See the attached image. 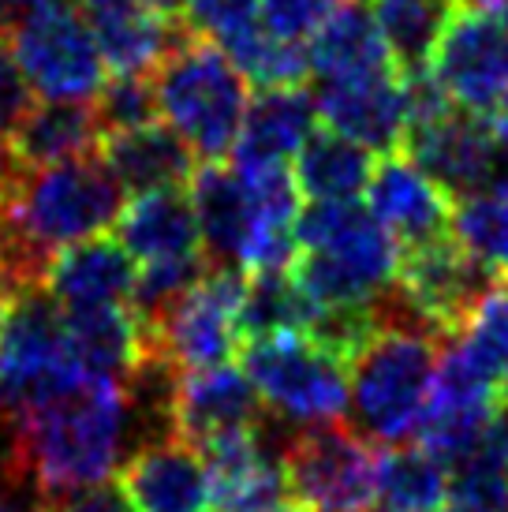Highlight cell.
Segmentation results:
<instances>
[{
  "label": "cell",
  "instance_id": "cell-29",
  "mask_svg": "<svg viewBox=\"0 0 508 512\" xmlns=\"http://www.w3.org/2000/svg\"><path fill=\"white\" fill-rule=\"evenodd\" d=\"M452 498L449 468L419 445H389L378 453L374 512H441Z\"/></svg>",
  "mask_w": 508,
  "mask_h": 512
},
{
  "label": "cell",
  "instance_id": "cell-14",
  "mask_svg": "<svg viewBox=\"0 0 508 512\" xmlns=\"http://www.w3.org/2000/svg\"><path fill=\"white\" fill-rule=\"evenodd\" d=\"M116 483L131 512H217L206 456L180 434L135 445Z\"/></svg>",
  "mask_w": 508,
  "mask_h": 512
},
{
  "label": "cell",
  "instance_id": "cell-27",
  "mask_svg": "<svg viewBox=\"0 0 508 512\" xmlns=\"http://www.w3.org/2000/svg\"><path fill=\"white\" fill-rule=\"evenodd\" d=\"M400 72L381 38L367 0H344L333 19L311 38L314 79H363V75Z\"/></svg>",
  "mask_w": 508,
  "mask_h": 512
},
{
  "label": "cell",
  "instance_id": "cell-19",
  "mask_svg": "<svg viewBox=\"0 0 508 512\" xmlns=\"http://www.w3.org/2000/svg\"><path fill=\"white\" fill-rule=\"evenodd\" d=\"M202 456L217 512H258L292 498L284 475V441H273L269 427L210 441Z\"/></svg>",
  "mask_w": 508,
  "mask_h": 512
},
{
  "label": "cell",
  "instance_id": "cell-41",
  "mask_svg": "<svg viewBox=\"0 0 508 512\" xmlns=\"http://www.w3.org/2000/svg\"><path fill=\"white\" fill-rule=\"evenodd\" d=\"M53 4H64V0H0V27H15L19 19H27L34 12H45Z\"/></svg>",
  "mask_w": 508,
  "mask_h": 512
},
{
  "label": "cell",
  "instance_id": "cell-34",
  "mask_svg": "<svg viewBox=\"0 0 508 512\" xmlns=\"http://www.w3.org/2000/svg\"><path fill=\"white\" fill-rule=\"evenodd\" d=\"M213 262L206 255H184V258H161V262H142L135 288H131V311L150 329L206 277Z\"/></svg>",
  "mask_w": 508,
  "mask_h": 512
},
{
  "label": "cell",
  "instance_id": "cell-28",
  "mask_svg": "<svg viewBox=\"0 0 508 512\" xmlns=\"http://www.w3.org/2000/svg\"><path fill=\"white\" fill-rule=\"evenodd\" d=\"M292 172L299 191L311 202H355L359 195H367L374 150L318 124L307 135V143L299 146Z\"/></svg>",
  "mask_w": 508,
  "mask_h": 512
},
{
  "label": "cell",
  "instance_id": "cell-43",
  "mask_svg": "<svg viewBox=\"0 0 508 512\" xmlns=\"http://www.w3.org/2000/svg\"><path fill=\"white\" fill-rule=\"evenodd\" d=\"M15 176V161H12V150L0 143V199H4V191H8V184H12Z\"/></svg>",
  "mask_w": 508,
  "mask_h": 512
},
{
  "label": "cell",
  "instance_id": "cell-23",
  "mask_svg": "<svg viewBox=\"0 0 508 512\" xmlns=\"http://www.w3.org/2000/svg\"><path fill=\"white\" fill-rule=\"evenodd\" d=\"M318 128L314 94L303 86H273L262 90L247 105V120L240 139L232 146L236 169H262V165H288L296 161L299 146Z\"/></svg>",
  "mask_w": 508,
  "mask_h": 512
},
{
  "label": "cell",
  "instance_id": "cell-12",
  "mask_svg": "<svg viewBox=\"0 0 508 512\" xmlns=\"http://www.w3.org/2000/svg\"><path fill=\"white\" fill-rule=\"evenodd\" d=\"M497 281L508 277H497L490 266L467 255L452 236L400 251V270H396V292L404 296V303L445 337L464 326Z\"/></svg>",
  "mask_w": 508,
  "mask_h": 512
},
{
  "label": "cell",
  "instance_id": "cell-20",
  "mask_svg": "<svg viewBox=\"0 0 508 512\" xmlns=\"http://www.w3.org/2000/svg\"><path fill=\"white\" fill-rule=\"evenodd\" d=\"M135 262L120 240L105 232L79 240L57 251L42 288L60 303V311H86V307H116L131 299L135 288Z\"/></svg>",
  "mask_w": 508,
  "mask_h": 512
},
{
  "label": "cell",
  "instance_id": "cell-10",
  "mask_svg": "<svg viewBox=\"0 0 508 512\" xmlns=\"http://www.w3.org/2000/svg\"><path fill=\"white\" fill-rule=\"evenodd\" d=\"M426 72L456 109L494 113L508 94V19L475 0H456Z\"/></svg>",
  "mask_w": 508,
  "mask_h": 512
},
{
  "label": "cell",
  "instance_id": "cell-9",
  "mask_svg": "<svg viewBox=\"0 0 508 512\" xmlns=\"http://www.w3.org/2000/svg\"><path fill=\"white\" fill-rule=\"evenodd\" d=\"M243 292H247V270L210 266L206 277L161 322L146 329V352L165 359L172 370L228 363L243 341Z\"/></svg>",
  "mask_w": 508,
  "mask_h": 512
},
{
  "label": "cell",
  "instance_id": "cell-45",
  "mask_svg": "<svg viewBox=\"0 0 508 512\" xmlns=\"http://www.w3.org/2000/svg\"><path fill=\"white\" fill-rule=\"evenodd\" d=\"M154 4L165 15H172V19H184V15H187V0H154ZM184 23H187V19H184Z\"/></svg>",
  "mask_w": 508,
  "mask_h": 512
},
{
  "label": "cell",
  "instance_id": "cell-24",
  "mask_svg": "<svg viewBox=\"0 0 508 512\" xmlns=\"http://www.w3.org/2000/svg\"><path fill=\"white\" fill-rule=\"evenodd\" d=\"M71 356L86 378L127 385L146 359V329L131 307H86L64 311Z\"/></svg>",
  "mask_w": 508,
  "mask_h": 512
},
{
  "label": "cell",
  "instance_id": "cell-16",
  "mask_svg": "<svg viewBox=\"0 0 508 512\" xmlns=\"http://www.w3.org/2000/svg\"><path fill=\"white\" fill-rule=\"evenodd\" d=\"M314 109L325 128L348 135L374 154H396L408 135L404 75L381 72L363 79H314Z\"/></svg>",
  "mask_w": 508,
  "mask_h": 512
},
{
  "label": "cell",
  "instance_id": "cell-31",
  "mask_svg": "<svg viewBox=\"0 0 508 512\" xmlns=\"http://www.w3.org/2000/svg\"><path fill=\"white\" fill-rule=\"evenodd\" d=\"M367 4L400 75L408 79L426 72L434 42L456 0H367Z\"/></svg>",
  "mask_w": 508,
  "mask_h": 512
},
{
  "label": "cell",
  "instance_id": "cell-36",
  "mask_svg": "<svg viewBox=\"0 0 508 512\" xmlns=\"http://www.w3.org/2000/svg\"><path fill=\"white\" fill-rule=\"evenodd\" d=\"M184 19L195 34L213 38L225 49L254 27H262V0H187Z\"/></svg>",
  "mask_w": 508,
  "mask_h": 512
},
{
  "label": "cell",
  "instance_id": "cell-18",
  "mask_svg": "<svg viewBox=\"0 0 508 512\" xmlns=\"http://www.w3.org/2000/svg\"><path fill=\"white\" fill-rule=\"evenodd\" d=\"M367 202L370 214L393 232L400 251L452 236V199L400 150L374 161Z\"/></svg>",
  "mask_w": 508,
  "mask_h": 512
},
{
  "label": "cell",
  "instance_id": "cell-32",
  "mask_svg": "<svg viewBox=\"0 0 508 512\" xmlns=\"http://www.w3.org/2000/svg\"><path fill=\"white\" fill-rule=\"evenodd\" d=\"M452 240L497 277H508V176L452 202Z\"/></svg>",
  "mask_w": 508,
  "mask_h": 512
},
{
  "label": "cell",
  "instance_id": "cell-47",
  "mask_svg": "<svg viewBox=\"0 0 508 512\" xmlns=\"http://www.w3.org/2000/svg\"><path fill=\"white\" fill-rule=\"evenodd\" d=\"M479 8H490V12H497V15H505L508 19V0H475Z\"/></svg>",
  "mask_w": 508,
  "mask_h": 512
},
{
  "label": "cell",
  "instance_id": "cell-11",
  "mask_svg": "<svg viewBox=\"0 0 508 512\" xmlns=\"http://www.w3.org/2000/svg\"><path fill=\"white\" fill-rule=\"evenodd\" d=\"M8 34L15 57L42 98L94 101L113 75L79 8L53 4L45 12L19 19L15 27H8Z\"/></svg>",
  "mask_w": 508,
  "mask_h": 512
},
{
  "label": "cell",
  "instance_id": "cell-26",
  "mask_svg": "<svg viewBox=\"0 0 508 512\" xmlns=\"http://www.w3.org/2000/svg\"><path fill=\"white\" fill-rule=\"evenodd\" d=\"M101 139H105V131L94 113V101L45 98L19 124L8 150H12L15 169H38V165L98 154Z\"/></svg>",
  "mask_w": 508,
  "mask_h": 512
},
{
  "label": "cell",
  "instance_id": "cell-46",
  "mask_svg": "<svg viewBox=\"0 0 508 512\" xmlns=\"http://www.w3.org/2000/svg\"><path fill=\"white\" fill-rule=\"evenodd\" d=\"M8 307H12V292L0 281V329H4V318H8Z\"/></svg>",
  "mask_w": 508,
  "mask_h": 512
},
{
  "label": "cell",
  "instance_id": "cell-44",
  "mask_svg": "<svg viewBox=\"0 0 508 512\" xmlns=\"http://www.w3.org/2000/svg\"><path fill=\"white\" fill-rule=\"evenodd\" d=\"M441 512H501V509H490V505H479V501L449 498V505H445Z\"/></svg>",
  "mask_w": 508,
  "mask_h": 512
},
{
  "label": "cell",
  "instance_id": "cell-17",
  "mask_svg": "<svg viewBox=\"0 0 508 512\" xmlns=\"http://www.w3.org/2000/svg\"><path fill=\"white\" fill-rule=\"evenodd\" d=\"M75 8L113 75H154L191 34L184 19L165 15L154 0H79Z\"/></svg>",
  "mask_w": 508,
  "mask_h": 512
},
{
  "label": "cell",
  "instance_id": "cell-40",
  "mask_svg": "<svg viewBox=\"0 0 508 512\" xmlns=\"http://www.w3.org/2000/svg\"><path fill=\"white\" fill-rule=\"evenodd\" d=\"M45 498L34 483H0V512H42Z\"/></svg>",
  "mask_w": 508,
  "mask_h": 512
},
{
  "label": "cell",
  "instance_id": "cell-48",
  "mask_svg": "<svg viewBox=\"0 0 508 512\" xmlns=\"http://www.w3.org/2000/svg\"><path fill=\"white\" fill-rule=\"evenodd\" d=\"M497 434H501V449H505V460H508V404H505V412H501V423H497Z\"/></svg>",
  "mask_w": 508,
  "mask_h": 512
},
{
  "label": "cell",
  "instance_id": "cell-42",
  "mask_svg": "<svg viewBox=\"0 0 508 512\" xmlns=\"http://www.w3.org/2000/svg\"><path fill=\"white\" fill-rule=\"evenodd\" d=\"M490 131H494V139L501 143V150L508 154V94L497 101V109L490 113Z\"/></svg>",
  "mask_w": 508,
  "mask_h": 512
},
{
  "label": "cell",
  "instance_id": "cell-15",
  "mask_svg": "<svg viewBox=\"0 0 508 512\" xmlns=\"http://www.w3.org/2000/svg\"><path fill=\"white\" fill-rule=\"evenodd\" d=\"M262 397L243 367L217 363V367L180 370L172 385L169 427L184 441L206 449L210 441L262 427Z\"/></svg>",
  "mask_w": 508,
  "mask_h": 512
},
{
  "label": "cell",
  "instance_id": "cell-39",
  "mask_svg": "<svg viewBox=\"0 0 508 512\" xmlns=\"http://www.w3.org/2000/svg\"><path fill=\"white\" fill-rule=\"evenodd\" d=\"M42 512H131L120 486H90L79 494H64V498H49Z\"/></svg>",
  "mask_w": 508,
  "mask_h": 512
},
{
  "label": "cell",
  "instance_id": "cell-25",
  "mask_svg": "<svg viewBox=\"0 0 508 512\" xmlns=\"http://www.w3.org/2000/svg\"><path fill=\"white\" fill-rule=\"evenodd\" d=\"M120 243L139 262H161V258L206 255L202 232H198L195 202L184 187H161L142 191L124 206L116 221Z\"/></svg>",
  "mask_w": 508,
  "mask_h": 512
},
{
  "label": "cell",
  "instance_id": "cell-21",
  "mask_svg": "<svg viewBox=\"0 0 508 512\" xmlns=\"http://www.w3.org/2000/svg\"><path fill=\"white\" fill-rule=\"evenodd\" d=\"M98 154L131 195L161 191V187H187L198 169V154L191 150V143L165 120H150L139 128L105 135Z\"/></svg>",
  "mask_w": 508,
  "mask_h": 512
},
{
  "label": "cell",
  "instance_id": "cell-22",
  "mask_svg": "<svg viewBox=\"0 0 508 512\" xmlns=\"http://www.w3.org/2000/svg\"><path fill=\"white\" fill-rule=\"evenodd\" d=\"M191 202H195L202 251L213 266H240L254 236V210L247 184L236 165L198 161L191 176Z\"/></svg>",
  "mask_w": 508,
  "mask_h": 512
},
{
  "label": "cell",
  "instance_id": "cell-6",
  "mask_svg": "<svg viewBox=\"0 0 508 512\" xmlns=\"http://www.w3.org/2000/svg\"><path fill=\"white\" fill-rule=\"evenodd\" d=\"M243 370L266 404L269 419L281 427L337 423L348 412V363L311 333L254 337L243 348Z\"/></svg>",
  "mask_w": 508,
  "mask_h": 512
},
{
  "label": "cell",
  "instance_id": "cell-5",
  "mask_svg": "<svg viewBox=\"0 0 508 512\" xmlns=\"http://www.w3.org/2000/svg\"><path fill=\"white\" fill-rule=\"evenodd\" d=\"M247 75L221 45L202 34H187L157 64V109L161 120L184 135L198 161H221L232 154L247 120Z\"/></svg>",
  "mask_w": 508,
  "mask_h": 512
},
{
  "label": "cell",
  "instance_id": "cell-13",
  "mask_svg": "<svg viewBox=\"0 0 508 512\" xmlns=\"http://www.w3.org/2000/svg\"><path fill=\"white\" fill-rule=\"evenodd\" d=\"M404 154L449 195L452 202L475 195L482 187L505 180V150L494 139L490 124L475 113L449 109L426 124H415L404 135Z\"/></svg>",
  "mask_w": 508,
  "mask_h": 512
},
{
  "label": "cell",
  "instance_id": "cell-35",
  "mask_svg": "<svg viewBox=\"0 0 508 512\" xmlns=\"http://www.w3.org/2000/svg\"><path fill=\"white\" fill-rule=\"evenodd\" d=\"M94 113H98L105 135L161 120L154 75H109V83L101 86L94 98Z\"/></svg>",
  "mask_w": 508,
  "mask_h": 512
},
{
  "label": "cell",
  "instance_id": "cell-1",
  "mask_svg": "<svg viewBox=\"0 0 508 512\" xmlns=\"http://www.w3.org/2000/svg\"><path fill=\"white\" fill-rule=\"evenodd\" d=\"M124 184L101 154L15 169L0 199V281L19 296L42 288L57 251L101 236L124 214Z\"/></svg>",
  "mask_w": 508,
  "mask_h": 512
},
{
  "label": "cell",
  "instance_id": "cell-50",
  "mask_svg": "<svg viewBox=\"0 0 508 512\" xmlns=\"http://www.w3.org/2000/svg\"><path fill=\"white\" fill-rule=\"evenodd\" d=\"M505 512H508V509H505Z\"/></svg>",
  "mask_w": 508,
  "mask_h": 512
},
{
  "label": "cell",
  "instance_id": "cell-7",
  "mask_svg": "<svg viewBox=\"0 0 508 512\" xmlns=\"http://www.w3.org/2000/svg\"><path fill=\"white\" fill-rule=\"evenodd\" d=\"M75 378H86L68 344L60 303L45 288L12 296L0 329V408L23 415L60 393Z\"/></svg>",
  "mask_w": 508,
  "mask_h": 512
},
{
  "label": "cell",
  "instance_id": "cell-3",
  "mask_svg": "<svg viewBox=\"0 0 508 512\" xmlns=\"http://www.w3.org/2000/svg\"><path fill=\"white\" fill-rule=\"evenodd\" d=\"M381 326L348 363V412L359 434L378 445H404L419 430L445 333L411 311L396 285L378 299Z\"/></svg>",
  "mask_w": 508,
  "mask_h": 512
},
{
  "label": "cell",
  "instance_id": "cell-4",
  "mask_svg": "<svg viewBox=\"0 0 508 512\" xmlns=\"http://www.w3.org/2000/svg\"><path fill=\"white\" fill-rule=\"evenodd\" d=\"M296 236L292 273L322 311L374 307L396 285L400 243L359 202H311Z\"/></svg>",
  "mask_w": 508,
  "mask_h": 512
},
{
  "label": "cell",
  "instance_id": "cell-8",
  "mask_svg": "<svg viewBox=\"0 0 508 512\" xmlns=\"http://www.w3.org/2000/svg\"><path fill=\"white\" fill-rule=\"evenodd\" d=\"M284 475L292 501L307 512H374L378 453L340 419L284 438Z\"/></svg>",
  "mask_w": 508,
  "mask_h": 512
},
{
  "label": "cell",
  "instance_id": "cell-30",
  "mask_svg": "<svg viewBox=\"0 0 508 512\" xmlns=\"http://www.w3.org/2000/svg\"><path fill=\"white\" fill-rule=\"evenodd\" d=\"M314 303L292 270H262L247 273V292L240 307V329L247 341L273 337V333H307L318 318Z\"/></svg>",
  "mask_w": 508,
  "mask_h": 512
},
{
  "label": "cell",
  "instance_id": "cell-49",
  "mask_svg": "<svg viewBox=\"0 0 508 512\" xmlns=\"http://www.w3.org/2000/svg\"><path fill=\"white\" fill-rule=\"evenodd\" d=\"M258 512H307L299 501H281V505H269V509H258Z\"/></svg>",
  "mask_w": 508,
  "mask_h": 512
},
{
  "label": "cell",
  "instance_id": "cell-38",
  "mask_svg": "<svg viewBox=\"0 0 508 512\" xmlns=\"http://www.w3.org/2000/svg\"><path fill=\"white\" fill-rule=\"evenodd\" d=\"M34 94L38 90L27 79V72H23V64H19V57H15L12 49V34H8V27H0V143L4 146L12 143L19 124L38 105Z\"/></svg>",
  "mask_w": 508,
  "mask_h": 512
},
{
  "label": "cell",
  "instance_id": "cell-2",
  "mask_svg": "<svg viewBox=\"0 0 508 512\" xmlns=\"http://www.w3.org/2000/svg\"><path fill=\"white\" fill-rule=\"evenodd\" d=\"M19 430L45 501L109 483L120 460L150 438L131 389L105 378H75L19 415Z\"/></svg>",
  "mask_w": 508,
  "mask_h": 512
},
{
  "label": "cell",
  "instance_id": "cell-37",
  "mask_svg": "<svg viewBox=\"0 0 508 512\" xmlns=\"http://www.w3.org/2000/svg\"><path fill=\"white\" fill-rule=\"evenodd\" d=\"M344 0H262V27L284 42L311 45Z\"/></svg>",
  "mask_w": 508,
  "mask_h": 512
},
{
  "label": "cell",
  "instance_id": "cell-33",
  "mask_svg": "<svg viewBox=\"0 0 508 512\" xmlns=\"http://www.w3.org/2000/svg\"><path fill=\"white\" fill-rule=\"evenodd\" d=\"M225 53L236 60L254 86L273 90V86H303L311 79V45L284 42L266 27H254L251 34L225 45Z\"/></svg>",
  "mask_w": 508,
  "mask_h": 512
}]
</instances>
